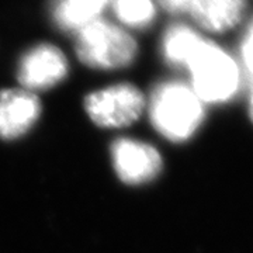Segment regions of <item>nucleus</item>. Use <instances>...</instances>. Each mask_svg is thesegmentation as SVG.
Masks as SVG:
<instances>
[{
  "label": "nucleus",
  "mask_w": 253,
  "mask_h": 253,
  "mask_svg": "<svg viewBox=\"0 0 253 253\" xmlns=\"http://www.w3.org/2000/svg\"><path fill=\"white\" fill-rule=\"evenodd\" d=\"M113 161L120 179L128 184L152 180L162 168V159L155 148L132 139H118L113 145Z\"/></svg>",
  "instance_id": "obj_6"
},
{
  "label": "nucleus",
  "mask_w": 253,
  "mask_h": 253,
  "mask_svg": "<svg viewBox=\"0 0 253 253\" xmlns=\"http://www.w3.org/2000/svg\"><path fill=\"white\" fill-rule=\"evenodd\" d=\"M242 56H244V62L248 68V71L253 76V24L248 30L246 36L244 38V44H242Z\"/></svg>",
  "instance_id": "obj_12"
},
{
  "label": "nucleus",
  "mask_w": 253,
  "mask_h": 253,
  "mask_svg": "<svg viewBox=\"0 0 253 253\" xmlns=\"http://www.w3.org/2000/svg\"><path fill=\"white\" fill-rule=\"evenodd\" d=\"M252 109H253V96H252Z\"/></svg>",
  "instance_id": "obj_14"
},
{
  "label": "nucleus",
  "mask_w": 253,
  "mask_h": 253,
  "mask_svg": "<svg viewBox=\"0 0 253 253\" xmlns=\"http://www.w3.org/2000/svg\"><path fill=\"white\" fill-rule=\"evenodd\" d=\"M109 0H61L56 4L55 17L65 28L81 30L107 4Z\"/></svg>",
  "instance_id": "obj_10"
},
{
  "label": "nucleus",
  "mask_w": 253,
  "mask_h": 253,
  "mask_svg": "<svg viewBox=\"0 0 253 253\" xmlns=\"http://www.w3.org/2000/svg\"><path fill=\"white\" fill-rule=\"evenodd\" d=\"M191 0H162V3L170 10H181L187 7Z\"/></svg>",
  "instance_id": "obj_13"
},
{
  "label": "nucleus",
  "mask_w": 253,
  "mask_h": 253,
  "mask_svg": "<svg viewBox=\"0 0 253 253\" xmlns=\"http://www.w3.org/2000/svg\"><path fill=\"white\" fill-rule=\"evenodd\" d=\"M41 104L28 90L0 93V138L14 139L23 135L37 121Z\"/></svg>",
  "instance_id": "obj_7"
},
{
  "label": "nucleus",
  "mask_w": 253,
  "mask_h": 253,
  "mask_svg": "<svg viewBox=\"0 0 253 253\" xmlns=\"http://www.w3.org/2000/svg\"><path fill=\"white\" fill-rule=\"evenodd\" d=\"M191 14L201 27L221 33L232 28L244 16L245 0H191Z\"/></svg>",
  "instance_id": "obj_8"
},
{
  "label": "nucleus",
  "mask_w": 253,
  "mask_h": 253,
  "mask_svg": "<svg viewBox=\"0 0 253 253\" xmlns=\"http://www.w3.org/2000/svg\"><path fill=\"white\" fill-rule=\"evenodd\" d=\"M76 52L83 63L96 69H118L132 62L134 38L107 21L93 20L79 30Z\"/></svg>",
  "instance_id": "obj_2"
},
{
  "label": "nucleus",
  "mask_w": 253,
  "mask_h": 253,
  "mask_svg": "<svg viewBox=\"0 0 253 253\" xmlns=\"http://www.w3.org/2000/svg\"><path fill=\"white\" fill-rule=\"evenodd\" d=\"M68 62L59 48L41 44L30 49L18 65L20 83L30 90H42L65 79Z\"/></svg>",
  "instance_id": "obj_5"
},
{
  "label": "nucleus",
  "mask_w": 253,
  "mask_h": 253,
  "mask_svg": "<svg viewBox=\"0 0 253 253\" xmlns=\"http://www.w3.org/2000/svg\"><path fill=\"white\" fill-rule=\"evenodd\" d=\"M203 42L204 38L194 30L186 26H174L168 30L163 38V54L169 62L187 66Z\"/></svg>",
  "instance_id": "obj_9"
},
{
  "label": "nucleus",
  "mask_w": 253,
  "mask_h": 253,
  "mask_svg": "<svg viewBox=\"0 0 253 253\" xmlns=\"http://www.w3.org/2000/svg\"><path fill=\"white\" fill-rule=\"evenodd\" d=\"M149 116L163 136L183 141L200 126L203 106L193 89L180 83H166L152 94Z\"/></svg>",
  "instance_id": "obj_1"
},
{
  "label": "nucleus",
  "mask_w": 253,
  "mask_h": 253,
  "mask_svg": "<svg viewBox=\"0 0 253 253\" xmlns=\"http://www.w3.org/2000/svg\"><path fill=\"white\" fill-rule=\"evenodd\" d=\"M84 107L97 126L121 128L139 118L144 111L145 100L135 86L123 83L89 94Z\"/></svg>",
  "instance_id": "obj_4"
},
{
  "label": "nucleus",
  "mask_w": 253,
  "mask_h": 253,
  "mask_svg": "<svg viewBox=\"0 0 253 253\" xmlns=\"http://www.w3.org/2000/svg\"><path fill=\"white\" fill-rule=\"evenodd\" d=\"M186 68L191 73L193 91L201 101H224L238 89L239 69L235 61L210 41L204 40Z\"/></svg>",
  "instance_id": "obj_3"
},
{
  "label": "nucleus",
  "mask_w": 253,
  "mask_h": 253,
  "mask_svg": "<svg viewBox=\"0 0 253 253\" xmlns=\"http://www.w3.org/2000/svg\"><path fill=\"white\" fill-rule=\"evenodd\" d=\"M114 11L129 27H146L155 17L152 0H114Z\"/></svg>",
  "instance_id": "obj_11"
}]
</instances>
